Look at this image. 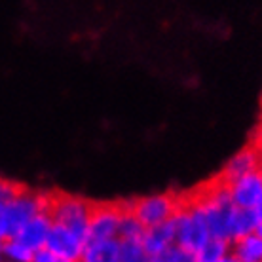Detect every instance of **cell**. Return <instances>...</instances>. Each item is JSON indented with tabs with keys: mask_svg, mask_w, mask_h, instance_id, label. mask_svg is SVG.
<instances>
[{
	"mask_svg": "<svg viewBox=\"0 0 262 262\" xmlns=\"http://www.w3.org/2000/svg\"><path fill=\"white\" fill-rule=\"evenodd\" d=\"M260 171H262V167H260Z\"/></svg>",
	"mask_w": 262,
	"mask_h": 262,
	"instance_id": "7402d4cb",
	"label": "cell"
},
{
	"mask_svg": "<svg viewBox=\"0 0 262 262\" xmlns=\"http://www.w3.org/2000/svg\"><path fill=\"white\" fill-rule=\"evenodd\" d=\"M260 152H262V146H260Z\"/></svg>",
	"mask_w": 262,
	"mask_h": 262,
	"instance_id": "44dd1931",
	"label": "cell"
},
{
	"mask_svg": "<svg viewBox=\"0 0 262 262\" xmlns=\"http://www.w3.org/2000/svg\"><path fill=\"white\" fill-rule=\"evenodd\" d=\"M120 237H111L103 242H84L82 260L85 262H118Z\"/></svg>",
	"mask_w": 262,
	"mask_h": 262,
	"instance_id": "30bf717a",
	"label": "cell"
},
{
	"mask_svg": "<svg viewBox=\"0 0 262 262\" xmlns=\"http://www.w3.org/2000/svg\"><path fill=\"white\" fill-rule=\"evenodd\" d=\"M228 190L237 207H256L262 200V171H251L228 183Z\"/></svg>",
	"mask_w": 262,
	"mask_h": 262,
	"instance_id": "8992f818",
	"label": "cell"
},
{
	"mask_svg": "<svg viewBox=\"0 0 262 262\" xmlns=\"http://www.w3.org/2000/svg\"><path fill=\"white\" fill-rule=\"evenodd\" d=\"M156 262H196V255L177 245V243H173L171 247H167L162 255L158 256Z\"/></svg>",
	"mask_w": 262,
	"mask_h": 262,
	"instance_id": "e0dca14e",
	"label": "cell"
},
{
	"mask_svg": "<svg viewBox=\"0 0 262 262\" xmlns=\"http://www.w3.org/2000/svg\"><path fill=\"white\" fill-rule=\"evenodd\" d=\"M175 243V223L173 216L164 223L146 226L143 232V245L146 251V258L150 262H156L158 256L162 255L167 247Z\"/></svg>",
	"mask_w": 262,
	"mask_h": 262,
	"instance_id": "52a82bcc",
	"label": "cell"
},
{
	"mask_svg": "<svg viewBox=\"0 0 262 262\" xmlns=\"http://www.w3.org/2000/svg\"><path fill=\"white\" fill-rule=\"evenodd\" d=\"M196 262H234L232 242L223 237H209L198 251Z\"/></svg>",
	"mask_w": 262,
	"mask_h": 262,
	"instance_id": "7c38bea8",
	"label": "cell"
},
{
	"mask_svg": "<svg viewBox=\"0 0 262 262\" xmlns=\"http://www.w3.org/2000/svg\"><path fill=\"white\" fill-rule=\"evenodd\" d=\"M52 224L53 221L50 211H40L38 215H34L29 223H25V226L13 237L23 243L27 249H31L34 253L36 249L46 245V237L50 228H52Z\"/></svg>",
	"mask_w": 262,
	"mask_h": 262,
	"instance_id": "9c48e42d",
	"label": "cell"
},
{
	"mask_svg": "<svg viewBox=\"0 0 262 262\" xmlns=\"http://www.w3.org/2000/svg\"><path fill=\"white\" fill-rule=\"evenodd\" d=\"M92 211L93 203L78 196L57 194L50 200V215H52L53 223L63 224L72 234H76L82 242H85V236H88Z\"/></svg>",
	"mask_w": 262,
	"mask_h": 262,
	"instance_id": "7a4b0ae2",
	"label": "cell"
},
{
	"mask_svg": "<svg viewBox=\"0 0 262 262\" xmlns=\"http://www.w3.org/2000/svg\"><path fill=\"white\" fill-rule=\"evenodd\" d=\"M255 211H256V219H258V224H256V234L262 237V200H260V203L255 207Z\"/></svg>",
	"mask_w": 262,
	"mask_h": 262,
	"instance_id": "ffe728a7",
	"label": "cell"
},
{
	"mask_svg": "<svg viewBox=\"0 0 262 262\" xmlns=\"http://www.w3.org/2000/svg\"><path fill=\"white\" fill-rule=\"evenodd\" d=\"M2 256L15 262H33V251L27 249L25 245L17 242L15 237L4 239V243H2Z\"/></svg>",
	"mask_w": 262,
	"mask_h": 262,
	"instance_id": "2e32d148",
	"label": "cell"
},
{
	"mask_svg": "<svg viewBox=\"0 0 262 262\" xmlns=\"http://www.w3.org/2000/svg\"><path fill=\"white\" fill-rule=\"evenodd\" d=\"M234 262H262V237L253 232L232 242Z\"/></svg>",
	"mask_w": 262,
	"mask_h": 262,
	"instance_id": "8fae6325",
	"label": "cell"
},
{
	"mask_svg": "<svg viewBox=\"0 0 262 262\" xmlns=\"http://www.w3.org/2000/svg\"><path fill=\"white\" fill-rule=\"evenodd\" d=\"M173 223H175V243L194 255H198L203 243L211 237L200 202H192L188 205L179 203V209L173 215Z\"/></svg>",
	"mask_w": 262,
	"mask_h": 262,
	"instance_id": "6da1fadb",
	"label": "cell"
},
{
	"mask_svg": "<svg viewBox=\"0 0 262 262\" xmlns=\"http://www.w3.org/2000/svg\"><path fill=\"white\" fill-rule=\"evenodd\" d=\"M179 200L171 194H154L129 203L131 211L137 215V219L143 223V226H152V224L164 223L175 215L179 209Z\"/></svg>",
	"mask_w": 262,
	"mask_h": 262,
	"instance_id": "3957f363",
	"label": "cell"
},
{
	"mask_svg": "<svg viewBox=\"0 0 262 262\" xmlns=\"http://www.w3.org/2000/svg\"><path fill=\"white\" fill-rule=\"evenodd\" d=\"M144 226L137 219V215L131 211L129 203L122 205L118 221V237H143Z\"/></svg>",
	"mask_w": 262,
	"mask_h": 262,
	"instance_id": "9a60e30c",
	"label": "cell"
},
{
	"mask_svg": "<svg viewBox=\"0 0 262 262\" xmlns=\"http://www.w3.org/2000/svg\"><path fill=\"white\" fill-rule=\"evenodd\" d=\"M143 237H120L118 262H146Z\"/></svg>",
	"mask_w": 262,
	"mask_h": 262,
	"instance_id": "5bb4252c",
	"label": "cell"
},
{
	"mask_svg": "<svg viewBox=\"0 0 262 262\" xmlns=\"http://www.w3.org/2000/svg\"><path fill=\"white\" fill-rule=\"evenodd\" d=\"M122 205H93L85 242H103L118 237V221Z\"/></svg>",
	"mask_w": 262,
	"mask_h": 262,
	"instance_id": "5b68a950",
	"label": "cell"
},
{
	"mask_svg": "<svg viewBox=\"0 0 262 262\" xmlns=\"http://www.w3.org/2000/svg\"><path fill=\"white\" fill-rule=\"evenodd\" d=\"M260 167H262L260 146H245V148H242L237 154H234V156L230 158V162L224 165L219 181L228 184L232 181H236V179L251 173V171L260 169Z\"/></svg>",
	"mask_w": 262,
	"mask_h": 262,
	"instance_id": "ba28073f",
	"label": "cell"
},
{
	"mask_svg": "<svg viewBox=\"0 0 262 262\" xmlns=\"http://www.w3.org/2000/svg\"><path fill=\"white\" fill-rule=\"evenodd\" d=\"M256 224H258V219H256L255 207H237L236 205L234 215H232V224H230V242H236L239 237L256 232Z\"/></svg>",
	"mask_w": 262,
	"mask_h": 262,
	"instance_id": "4fadbf2b",
	"label": "cell"
},
{
	"mask_svg": "<svg viewBox=\"0 0 262 262\" xmlns=\"http://www.w3.org/2000/svg\"><path fill=\"white\" fill-rule=\"evenodd\" d=\"M46 247L57 256L59 262H78L82 260L84 242L63 224L53 223L46 237Z\"/></svg>",
	"mask_w": 262,
	"mask_h": 262,
	"instance_id": "277c9868",
	"label": "cell"
},
{
	"mask_svg": "<svg viewBox=\"0 0 262 262\" xmlns=\"http://www.w3.org/2000/svg\"><path fill=\"white\" fill-rule=\"evenodd\" d=\"M21 190H23V186H19L17 183H12V181H4V179H0V203L12 202L13 198L17 196Z\"/></svg>",
	"mask_w": 262,
	"mask_h": 262,
	"instance_id": "ac0fdd59",
	"label": "cell"
},
{
	"mask_svg": "<svg viewBox=\"0 0 262 262\" xmlns=\"http://www.w3.org/2000/svg\"><path fill=\"white\" fill-rule=\"evenodd\" d=\"M33 262H59V260H57V256L53 255L52 251L44 245V247H40V249H36L33 253Z\"/></svg>",
	"mask_w": 262,
	"mask_h": 262,
	"instance_id": "d6986e66",
	"label": "cell"
}]
</instances>
